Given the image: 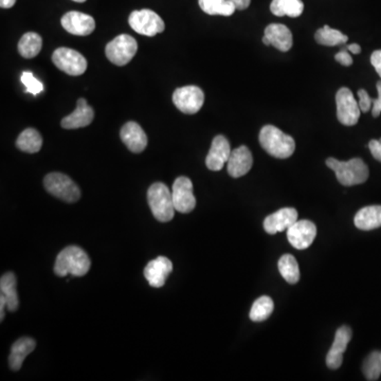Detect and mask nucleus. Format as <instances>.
<instances>
[{"label": "nucleus", "mask_w": 381, "mask_h": 381, "mask_svg": "<svg viewBox=\"0 0 381 381\" xmlns=\"http://www.w3.org/2000/svg\"><path fill=\"white\" fill-rule=\"evenodd\" d=\"M91 262L88 254L77 246H69L59 252L55 265L57 277H84L90 269Z\"/></svg>", "instance_id": "f257e3e1"}, {"label": "nucleus", "mask_w": 381, "mask_h": 381, "mask_svg": "<svg viewBox=\"0 0 381 381\" xmlns=\"http://www.w3.org/2000/svg\"><path fill=\"white\" fill-rule=\"evenodd\" d=\"M262 148L275 158H289L295 150L293 137L285 134L273 125H265L259 137Z\"/></svg>", "instance_id": "f03ea898"}, {"label": "nucleus", "mask_w": 381, "mask_h": 381, "mask_svg": "<svg viewBox=\"0 0 381 381\" xmlns=\"http://www.w3.org/2000/svg\"><path fill=\"white\" fill-rule=\"evenodd\" d=\"M326 166L335 172L337 179L344 186L364 184L370 174L368 166L360 158H353L349 162H339L337 159L329 158Z\"/></svg>", "instance_id": "7ed1b4c3"}, {"label": "nucleus", "mask_w": 381, "mask_h": 381, "mask_svg": "<svg viewBox=\"0 0 381 381\" xmlns=\"http://www.w3.org/2000/svg\"><path fill=\"white\" fill-rule=\"evenodd\" d=\"M148 202L150 211L157 220L168 222L175 216V206L173 202L172 190L162 184L156 182L148 190Z\"/></svg>", "instance_id": "20e7f679"}, {"label": "nucleus", "mask_w": 381, "mask_h": 381, "mask_svg": "<svg viewBox=\"0 0 381 381\" xmlns=\"http://www.w3.org/2000/svg\"><path fill=\"white\" fill-rule=\"evenodd\" d=\"M43 186L48 193L63 202H77L81 198V190L67 175L61 173H50L43 179Z\"/></svg>", "instance_id": "39448f33"}, {"label": "nucleus", "mask_w": 381, "mask_h": 381, "mask_svg": "<svg viewBox=\"0 0 381 381\" xmlns=\"http://www.w3.org/2000/svg\"><path fill=\"white\" fill-rule=\"evenodd\" d=\"M138 50V43L134 37L121 35L107 43L105 48L107 59L117 66H124L132 61Z\"/></svg>", "instance_id": "423d86ee"}, {"label": "nucleus", "mask_w": 381, "mask_h": 381, "mask_svg": "<svg viewBox=\"0 0 381 381\" xmlns=\"http://www.w3.org/2000/svg\"><path fill=\"white\" fill-rule=\"evenodd\" d=\"M128 23L134 31L146 37H155L166 29V25L162 17L148 9L133 12L128 19Z\"/></svg>", "instance_id": "0eeeda50"}, {"label": "nucleus", "mask_w": 381, "mask_h": 381, "mask_svg": "<svg viewBox=\"0 0 381 381\" xmlns=\"http://www.w3.org/2000/svg\"><path fill=\"white\" fill-rule=\"evenodd\" d=\"M52 61L59 70L72 77L83 75L87 69L86 59L70 48L61 47L57 49L53 53Z\"/></svg>", "instance_id": "6e6552de"}, {"label": "nucleus", "mask_w": 381, "mask_h": 381, "mask_svg": "<svg viewBox=\"0 0 381 381\" xmlns=\"http://www.w3.org/2000/svg\"><path fill=\"white\" fill-rule=\"evenodd\" d=\"M337 117L341 124L356 125L360 118V107L351 89L342 87L336 95Z\"/></svg>", "instance_id": "1a4fd4ad"}, {"label": "nucleus", "mask_w": 381, "mask_h": 381, "mask_svg": "<svg viewBox=\"0 0 381 381\" xmlns=\"http://www.w3.org/2000/svg\"><path fill=\"white\" fill-rule=\"evenodd\" d=\"M173 102L184 114L194 115L204 105V93L197 86L180 87L173 93Z\"/></svg>", "instance_id": "9d476101"}, {"label": "nucleus", "mask_w": 381, "mask_h": 381, "mask_svg": "<svg viewBox=\"0 0 381 381\" xmlns=\"http://www.w3.org/2000/svg\"><path fill=\"white\" fill-rule=\"evenodd\" d=\"M173 202L175 209L180 213H190L196 206V198L193 194V184L188 177H178L173 184Z\"/></svg>", "instance_id": "9b49d317"}, {"label": "nucleus", "mask_w": 381, "mask_h": 381, "mask_svg": "<svg viewBox=\"0 0 381 381\" xmlns=\"http://www.w3.org/2000/svg\"><path fill=\"white\" fill-rule=\"evenodd\" d=\"M317 227L311 220H297L287 230V238L293 248L297 250L307 249L315 241Z\"/></svg>", "instance_id": "f8f14e48"}, {"label": "nucleus", "mask_w": 381, "mask_h": 381, "mask_svg": "<svg viewBox=\"0 0 381 381\" xmlns=\"http://www.w3.org/2000/svg\"><path fill=\"white\" fill-rule=\"evenodd\" d=\"M61 26L70 35L77 37H86L95 29L93 17L82 12L70 11L61 17Z\"/></svg>", "instance_id": "ddd939ff"}, {"label": "nucleus", "mask_w": 381, "mask_h": 381, "mask_svg": "<svg viewBox=\"0 0 381 381\" xmlns=\"http://www.w3.org/2000/svg\"><path fill=\"white\" fill-rule=\"evenodd\" d=\"M352 329L349 326H341L335 335V340L331 345L329 352L327 353L326 365L331 370L340 368L343 361V354L352 339Z\"/></svg>", "instance_id": "4468645a"}, {"label": "nucleus", "mask_w": 381, "mask_h": 381, "mask_svg": "<svg viewBox=\"0 0 381 381\" xmlns=\"http://www.w3.org/2000/svg\"><path fill=\"white\" fill-rule=\"evenodd\" d=\"M229 141L225 136H216L212 141L211 148L206 158V166L209 170L218 172L229 160L231 155Z\"/></svg>", "instance_id": "2eb2a0df"}, {"label": "nucleus", "mask_w": 381, "mask_h": 381, "mask_svg": "<svg viewBox=\"0 0 381 381\" xmlns=\"http://www.w3.org/2000/svg\"><path fill=\"white\" fill-rule=\"evenodd\" d=\"M173 271V264L168 257H158L144 268V277L152 287L160 289Z\"/></svg>", "instance_id": "dca6fc26"}, {"label": "nucleus", "mask_w": 381, "mask_h": 381, "mask_svg": "<svg viewBox=\"0 0 381 381\" xmlns=\"http://www.w3.org/2000/svg\"><path fill=\"white\" fill-rule=\"evenodd\" d=\"M297 220V210L293 208H283L265 218L264 229L268 234H277L285 230L287 231Z\"/></svg>", "instance_id": "f3484780"}, {"label": "nucleus", "mask_w": 381, "mask_h": 381, "mask_svg": "<svg viewBox=\"0 0 381 381\" xmlns=\"http://www.w3.org/2000/svg\"><path fill=\"white\" fill-rule=\"evenodd\" d=\"M120 137L127 148L135 154L142 153L148 146V136L142 127L134 121L127 122L122 127Z\"/></svg>", "instance_id": "a211bd4d"}, {"label": "nucleus", "mask_w": 381, "mask_h": 381, "mask_svg": "<svg viewBox=\"0 0 381 381\" xmlns=\"http://www.w3.org/2000/svg\"><path fill=\"white\" fill-rule=\"evenodd\" d=\"M228 173L233 178L245 176L253 164V157L247 146H242L232 150L228 160Z\"/></svg>", "instance_id": "6ab92c4d"}, {"label": "nucleus", "mask_w": 381, "mask_h": 381, "mask_svg": "<svg viewBox=\"0 0 381 381\" xmlns=\"http://www.w3.org/2000/svg\"><path fill=\"white\" fill-rule=\"evenodd\" d=\"M95 118V111L89 106L85 99L77 100V108L72 114L61 120V126L65 130H77L81 127L88 126Z\"/></svg>", "instance_id": "aec40b11"}, {"label": "nucleus", "mask_w": 381, "mask_h": 381, "mask_svg": "<svg viewBox=\"0 0 381 381\" xmlns=\"http://www.w3.org/2000/svg\"><path fill=\"white\" fill-rule=\"evenodd\" d=\"M264 37L268 39L270 45H273L282 52H287L293 47L291 31L281 23H271V25L267 26Z\"/></svg>", "instance_id": "412c9836"}, {"label": "nucleus", "mask_w": 381, "mask_h": 381, "mask_svg": "<svg viewBox=\"0 0 381 381\" xmlns=\"http://www.w3.org/2000/svg\"><path fill=\"white\" fill-rule=\"evenodd\" d=\"M35 346H37V342L35 339L29 337H23L14 342L9 356L10 369L12 371L21 370L26 357L35 351Z\"/></svg>", "instance_id": "4be33fe9"}, {"label": "nucleus", "mask_w": 381, "mask_h": 381, "mask_svg": "<svg viewBox=\"0 0 381 381\" xmlns=\"http://www.w3.org/2000/svg\"><path fill=\"white\" fill-rule=\"evenodd\" d=\"M355 226L363 231L381 227V206H364L357 212L354 218Z\"/></svg>", "instance_id": "5701e85b"}, {"label": "nucleus", "mask_w": 381, "mask_h": 381, "mask_svg": "<svg viewBox=\"0 0 381 381\" xmlns=\"http://www.w3.org/2000/svg\"><path fill=\"white\" fill-rule=\"evenodd\" d=\"M15 275L13 273H7L0 279V295H3L7 302L8 311L14 313L19 306V295L16 289Z\"/></svg>", "instance_id": "b1692460"}, {"label": "nucleus", "mask_w": 381, "mask_h": 381, "mask_svg": "<svg viewBox=\"0 0 381 381\" xmlns=\"http://www.w3.org/2000/svg\"><path fill=\"white\" fill-rule=\"evenodd\" d=\"M270 11L273 15L299 17L304 11V3L302 0H273L270 5Z\"/></svg>", "instance_id": "393cba45"}, {"label": "nucleus", "mask_w": 381, "mask_h": 381, "mask_svg": "<svg viewBox=\"0 0 381 381\" xmlns=\"http://www.w3.org/2000/svg\"><path fill=\"white\" fill-rule=\"evenodd\" d=\"M43 146V138L35 128H27L23 130L16 140V146L21 152L35 154L39 152Z\"/></svg>", "instance_id": "a878e982"}, {"label": "nucleus", "mask_w": 381, "mask_h": 381, "mask_svg": "<svg viewBox=\"0 0 381 381\" xmlns=\"http://www.w3.org/2000/svg\"><path fill=\"white\" fill-rule=\"evenodd\" d=\"M41 46H43L41 37L35 32H28L19 41V55L25 59H33L41 52Z\"/></svg>", "instance_id": "bb28decb"}, {"label": "nucleus", "mask_w": 381, "mask_h": 381, "mask_svg": "<svg viewBox=\"0 0 381 381\" xmlns=\"http://www.w3.org/2000/svg\"><path fill=\"white\" fill-rule=\"evenodd\" d=\"M200 9L209 15L231 16L236 8L229 0H198Z\"/></svg>", "instance_id": "cd10ccee"}, {"label": "nucleus", "mask_w": 381, "mask_h": 381, "mask_svg": "<svg viewBox=\"0 0 381 381\" xmlns=\"http://www.w3.org/2000/svg\"><path fill=\"white\" fill-rule=\"evenodd\" d=\"M275 304L271 297L263 295L254 302L250 311L249 317L253 322H263L273 313Z\"/></svg>", "instance_id": "c85d7f7f"}, {"label": "nucleus", "mask_w": 381, "mask_h": 381, "mask_svg": "<svg viewBox=\"0 0 381 381\" xmlns=\"http://www.w3.org/2000/svg\"><path fill=\"white\" fill-rule=\"evenodd\" d=\"M315 39L317 43L323 46H329V47L343 45L349 41V37L343 35L342 32L339 31V30L331 29L329 26H324V27L318 30L315 32Z\"/></svg>", "instance_id": "c756f323"}, {"label": "nucleus", "mask_w": 381, "mask_h": 381, "mask_svg": "<svg viewBox=\"0 0 381 381\" xmlns=\"http://www.w3.org/2000/svg\"><path fill=\"white\" fill-rule=\"evenodd\" d=\"M279 271L289 284H297L300 280L299 264L291 254H285L280 259Z\"/></svg>", "instance_id": "7c9ffc66"}, {"label": "nucleus", "mask_w": 381, "mask_h": 381, "mask_svg": "<svg viewBox=\"0 0 381 381\" xmlns=\"http://www.w3.org/2000/svg\"><path fill=\"white\" fill-rule=\"evenodd\" d=\"M362 372L367 380H378L381 375V355L380 352L371 353L362 365Z\"/></svg>", "instance_id": "2f4dec72"}, {"label": "nucleus", "mask_w": 381, "mask_h": 381, "mask_svg": "<svg viewBox=\"0 0 381 381\" xmlns=\"http://www.w3.org/2000/svg\"><path fill=\"white\" fill-rule=\"evenodd\" d=\"M21 83L25 85L26 92L31 93L33 95H37L43 90V83L39 82V79L33 75L30 71H25L21 75Z\"/></svg>", "instance_id": "473e14b6"}, {"label": "nucleus", "mask_w": 381, "mask_h": 381, "mask_svg": "<svg viewBox=\"0 0 381 381\" xmlns=\"http://www.w3.org/2000/svg\"><path fill=\"white\" fill-rule=\"evenodd\" d=\"M359 98V107L362 113H368L370 109L372 108L373 101L370 95H369L368 91L364 89H359L358 90Z\"/></svg>", "instance_id": "72a5a7b5"}, {"label": "nucleus", "mask_w": 381, "mask_h": 381, "mask_svg": "<svg viewBox=\"0 0 381 381\" xmlns=\"http://www.w3.org/2000/svg\"><path fill=\"white\" fill-rule=\"evenodd\" d=\"M377 91H378V98L372 99V115L374 118H377L381 114V81L377 83Z\"/></svg>", "instance_id": "f704fd0d"}, {"label": "nucleus", "mask_w": 381, "mask_h": 381, "mask_svg": "<svg viewBox=\"0 0 381 381\" xmlns=\"http://www.w3.org/2000/svg\"><path fill=\"white\" fill-rule=\"evenodd\" d=\"M335 59H336L338 63H340L343 66H351L353 63V59L349 53L346 50H341L335 55Z\"/></svg>", "instance_id": "c9c22d12"}, {"label": "nucleus", "mask_w": 381, "mask_h": 381, "mask_svg": "<svg viewBox=\"0 0 381 381\" xmlns=\"http://www.w3.org/2000/svg\"><path fill=\"white\" fill-rule=\"evenodd\" d=\"M371 153L376 160L381 162V138L379 140H371L369 143Z\"/></svg>", "instance_id": "e433bc0d"}, {"label": "nucleus", "mask_w": 381, "mask_h": 381, "mask_svg": "<svg viewBox=\"0 0 381 381\" xmlns=\"http://www.w3.org/2000/svg\"><path fill=\"white\" fill-rule=\"evenodd\" d=\"M371 63H372V66L374 67L375 70L381 79V50H376L372 53Z\"/></svg>", "instance_id": "4c0bfd02"}, {"label": "nucleus", "mask_w": 381, "mask_h": 381, "mask_svg": "<svg viewBox=\"0 0 381 381\" xmlns=\"http://www.w3.org/2000/svg\"><path fill=\"white\" fill-rule=\"evenodd\" d=\"M229 1L235 6L236 10L240 11L247 9L251 3V0H229Z\"/></svg>", "instance_id": "58836bf2"}, {"label": "nucleus", "mask_w": 381, "mask_h": 381, "mask_svg": "<svg viewBox=\"0 0 381 381\" xmlns=\"http://www.w3.org/2000/svg\"><path fill=\"white\" fill-rule=\"evenodd\" d=\"M5 307H7V302H6L5 297L3 295H0V321L3 322L5 319Z\"/></svg>", "instance_id": "ea45409f"}, {"label": "nucleus", "mask_w": 381, "mask_h": 381, "mask_svg": "<svg viewBox=\"0 0 381 381\" xmlns=\"http://www.w3.org/2000/svg\"><path fill=\"white\" fill-rule=\"evenodd\" d=\"M346 49L347 51L354 53V55H359V53L361 52V47L358 43H351V45H347Z\"/></svg>", "instance_id": "a19ab883"}, {"label": "nucleus", "mask_w": 381, "mask_h": 381, "mask_svg": "<svg viewBox=\"0 0 381 381\" xmlns=\"http://www.w3.org/2000/svg\"><path fill=\"white\" fill-rule=\"evenodd\" d=\"M16 0H0V7L3 9H10L15 5Z\"/></svg>", "instance_id": "79ce46f5"}, {"label": "nucleus", "mask_w": 381, "mask_h": 381, "mask_svg": "<svg viewBox=\"0 0 381 381\" xmlns=\"http://www.w3.org/2000/svg\"><path fill=\"white\" fill-rule=\"evenodd\" d=\"M73 1H75V3H85L86 0H73Z\"/></svg>", "instance_id": "37998d69"}, {"label": "nucleus", "mask_w": 381, "mask_h": 381, "mask_svg": "<svg viewBox=\"0 0 381 381\" xmlns=\"http://www.w3.org/2000/svg\"><path fill=\"white\" fill-rule=\"evenodd\" d=\"M380 355H381V352H380Z\"/></svg>", "instance_id": "c03bdc74"}]
</instances>
